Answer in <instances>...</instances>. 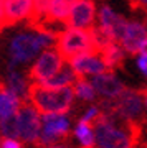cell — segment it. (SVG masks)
<instances>
[{
  "mask_svg": "<svg viewBox=\"0 0 147 148\" xmlns=\"http://www.w3.org/2000/svg\"><path fill=\"white\" fill-rule=\"evenodd\" d=\"M17 115H18V138L25 143L35 145L40 138V132H42L38 112L35 110V107L30 102H23V104H20Z\"/></svg>",
  "mask_w": 147,
  "mask_h": 148,
  "instance_id": "obj_5",
  "label": "cell"
},
{
  "mask_svg": "<svg viewBox=\"0 0 147 148\" xmlns=\"http://www.w3.org/2000/svg\"><path fill=\"white\" fill-rule=\"evenodd\" d=\"M129 7L132 12H139V10H146L147 12V0H127Z\"/></svg>",
  "mask_w": 147,
  "mask_h": 148,
  "instance_id": "obj_19",
  "label": "cell"
},
{
  "mask_svg": "<svg viewBox=\"0 0 147 148\" xmlns=\"http://www.w3.org/2000/svg\"><path fill=\"white\" fill-rule=\"evenodd\" d=\"M0 133L5 137V140H17L18 138V115H12L0 119Z\"/></svg>",
  "mask_w": 147,
  "mask_h": 148,
  "instance_id": "obj_16",
  "label": "cell"
},
{
  "mask_svg": "<svg viewBox=\"0 0 147 148\" xmlns=\"http://www.w3.org/2000/svg\"><path fill=\"white\" fill-rule=\"evenodd\" d=\"M21 102L15 97L13 92L8 90L5 81L0 79V119H5V117L17 114L20 109Z\"/></svg>",
  "mask_w": 147,
  "mask_h": 148,
  "instance_id": "obj_15",
  "label": "cell"
},
{
  "mask_svg": "<svg viewBox=\"0 0 147 148\" xmlns=\"http://www.w3.org/2000/svg\"><path fill=\"white\" fill-rule=\"evenodd\" d=\"M139 148H147V138H144L141 142V145H139Z\"/></svg>",
  "mask_w": 147,
  "mask_h": 148,
  "instance_id": "obj_26",
  "label": "cell"
},
{
  "mask_svg": "<svg viewBox=\"0 0 147 148\" xmlns=\"http://www.w3.org/2000/svg\"><path fill=\"white\" fill-rule=\"evenodd\" d=\"M81 148H96V147H81Z\"/></svg>",
  "mask_w": 147,
  "mask_h": 148,
  "instance_id": "obj_29",
  "label": "cell"
},
{
  "mask_svg": "<svg viewBox=\"0 0 147 148\" xmlns=\"http://www.w3.org/2000/svg\"><path fill=\"white\" fill-rule=\"evenodd\" d=\"M137 68H139V71L147 77V59L146 58H142V56L137 58Z\"/></svg>",
  "mask_w": 147,
  "mask_h": 148,
  "instance_id": "obj_20",
  "label": "cell"
},
{
  "mask_svg": "<svg viewBox=\"0 0 147 148\" xmlns=\"http://www.w3.org/2000/svg\"><path fill=\"white\" fill-rule=\"evenodd\" d=\"M147 40V28L139 21H127L126 32L121 40V48L129 56L139 54L141 45Z\"/></svg>",
  "mask_w": 147,
  "mask_h": 148,
  "instance_id": "obj_8",
  "label": "cell"
},
{
  "mask_svg": "<svg viewBox=\"0 0 147 148\" xmlns=\"http://www.w3.org/2000/svg\"><path fill=\"white\" fill-rule=\"evenodd\" d=\"M99 27L104 28L106 32L114 38L116 43H121L127 27V20L122 15L114 13L111 10V7L103 5L99 10Z\"/></svg>",
  "mask_w": 147,
  "mask_h": 148,
  "instance_id": "obj_9",
  "label": "cell"
},
{
  "mask_svg": "<svg viewBox=\"0 0 147 148\" xmlns=\"http://www.w3.org/2000/svg\"><path fill=\"white\" fill-rule=\"evenodd\" d=\"M2 148H21V145L17 140H3L2 142Z\"/></svg>",
  "mask_w": 147,
  "mask_h": 148,
  "instance_id": "obj_21",
  "label": "cell"
},
{
  "mask_svg": "<svg viewBox=\"0 0 147 148\" xmlns=\"http://www.w3.org/2000/svg\"><path fill=\"white\" fill-rule=\"evenodd\" d=\"M96 20V3L94 0H76L69 10V15L64 21L68 28L89 30L94 27Z\"/></svg>",
  "mask_w": 147,
  "mask_h": 148,
  "instance_id": "obj_6",
  "label": "cell"
},
{
  "mask_svg": "<svg viewBox=\"0 0 147 148\" xmlns=\"http://www.w3.org/2000/svg\"><path fill=\"white\" fill-rule=\"evenodd\" d=\"M74 137L78 138L83 147H94V132L91 130V125L78 122L74 128Z\"/></svg>",
  "mask_w": 147,
  "mask_h": 148,
  "instance_id": "obj_18",
  "label": "cell"
},
{
  "mask_svg": "<svg viewBox=\"0 0 147 148\" xmlns=\"http://www.w3.org/2000/svg\"><path fill=\"white\" fill-rule=\"evenodd\" d=\"M69 137H71V133H69L68 117L50 114V115H43V128L35 145L46 148L53 147V145H60V143H68Z\"/></svg>",
  "mask_w": 147,
  "mask_h": 148,
  "instance_id": "obj_3",
  "label": "cell"
},
{
  "mask_svg": "<svg viewBox=\"0 0 147 148\" xmlns=\"http://www.w3.org/2000/svg\"><path fill=\"white\" fill-rule=\"evenodd\" d=\"M139 53H141L142 58H146V59H147V40L141 45V49H139Z\"/></svg>",
  "mask_w": 147,
  "mask_h": 148,
  "instance_id": "obj_22",
  "label": "cell"
},
{
  "mask_svg": "<svg viewBox=\"0 0 147 148\" xmlns=\"http://www.w3.org/2000/svg\"><path fill=\"white\" fill-rule=\"evenodd\" d=\"M0 148H2V140H0Z\"/></svg>",
  "mask_w": 147,
  "mask_h": 148,
  "instance_id": "obj_30",
  "label": "cell"
},
{
  "mask_svg": "<svg viewBox=\"0 0 147 148\" xmlns=\"http://www.w3.org/2000/svg\"><path fill=\"white\" fill-rule=\"evenodd\" d=\"M74 101L73 87H61V89H48L38 82H28V102L35 107V110L50 115H66Z\"/></svg>",
  "mask_w": 147,
  "mask_h": 148,
  "instance_id": "obj_1",
  "label": "cell"
},
{
  "mask_svg": "<svg viewBox=\"0 0 147 148\" xmlns=\"http://www.w3.org/2000/svg\"><path fill=\"white\" fill-rule=\"evenodd\" d=\"M78 77L79 76L74 73L69 64H63V68L55 76H51L50 79L43 81V82H38V84L43 87H48V89H61V87H71L78 81Z\"/></svg>",
  "mask_w": 147,
  "mask_h": 148,
  "instance_id": "obj_12",
  "label": "cell"
},
{
  "mask_svg": "<svg viewBox=\"0 0 147 148\" xmlns=\"http://www.w3.org/2000/svg\"><path fill=\"white\" fill-rule=\"evenodd\" d=\"M64 61L61 59V56L58 54V51L55 48L45 49L42 53V56L35 61L32 68L26 73V81L28 82H43V81L50 79L51 76L63 68Z\"/></svg>",
  "mask_w": 147,
  "mask_h": 148,
  "instance_id": "obj_4",
  "label": "cell"
},
{
  "mask_svg": "<svg viewBox=\"0 0 147 148\" xmlns=\"http://www.w3.org/2000/svg\"><path fill=\"white\" fill-rule=\"evenodd\" d=\"M139 89H141V94L144 97V102H146V107H147V86L146 87H139Z\"/></svg>",
  "mask_w": 147,
  "mask_h": 148,
  "instance_id": "obj_23",
  "label": "cell"
},
{
  "mask_svg": "<svg viewBox=\"0 0 147 148\" xmlns=\"http://www.w3.org/2000/svg\"><path fill=\"white\" fill-rule=\"evenodd\" d=\"M69 66L73 68V71L78 76L84 77L88 74H104V73H111L109 69L106 68V64L103 63V59L96 54H81L78 58H74L69 61Z\"/></svg>",
  "mask_w": 147,
  "mask_h": 148,
  "instance_id": "obj_10",
  "label": "cell"
},
{
  "mask_svg": "<svg viewBox=\"0 0 147 148\" xmlns=\"http://www.w3.org/2000/svg\"><path fill=\"white\" fill-rule=\"evenodd\" d=\"M3 16V0H0V18Z\"/></svg>",
  "mask_w": 147,
  "mask_h": 148,
  "instance_id": "obj_25",
  "label": "cell"
},
{
  "mask_svg": "<svg viewBox=\"0 0 147 148\" xmlns=\"http://www.w3.org/2000/svg\"><path fill=\"white\" fill-rule=\"evenodd\" d=\"M91 86L94 87L98 94L103 95V99H116L126 89V86L116 77L114 73H104L94 76L91 81Z\"/></svg>",
  "mask_w": 147,
  "mask_h": 148,
  "instance_id": "obj_11",
  "label": "cell"
},
{
  "mask_svg": "<svg viewBox=\"0 0 147 148\" xmlns=\"http://www.w3.org/2000/svg\"><path fill=\"white\" fill-rule=\"evenodd\" d=\"M74 95L76 97H79L81 101L84 102H93L96 101V90L94 87L91 86V82H88V81L84 79V77H81L79 76L78 81L74 82Z\"/></svg>",
  "mask_w": 147,
  "mask_h": 148,
  "instance_id": "obj_17",
  "label": "cell"
},
{
  "mask_svg": "<svg viewBox=\"0 0 147 148\" xmlns=\"http://www.w3.org/2000/svg\"><path fill=\"white\" fill-rule=\"evenodd\" d=\"M33 12V0H3V16L5 27H13L21 20H30Z\"/></svg>",
  "mask_w": 147,
  "mask_h": 148,
  "instance_id": "obj_7",
  "label": "cell"
},
{
  "mask_svg": "<svg viewBox=\"0 0 147 148\" xmlns=\"http://www.w3.org/2000/svg\"><path fill=\"white\" fill-rule=\"evenodd\" d=\"M144 27L147 28V13H146V25H144Z\"/></svg>",
  "mask_w": 147,
  "mask_h": 148,
  "instance_id": "obj_28",
  "label": "cell"
},
{
  "mask_svg": "<svg viewBox=\"0 0 147 148\" xmlns=\"http://www.w3.org/2000/svg\"><path fill=\"white\" fill-rule=\"evenodd\" d=\"M127 54L124 53V49L119 46V43H112L107 48H104L99 53V58L103 59V63L106 64V68L111 73H114L116 69L124 68V61H126Z\"/></svg>",
  "mask_w": 147,
  "mask_h": 148,
  "instance_id": "obj_13",
  "label": "cell"
},
{
  "mask_svg": "<svg viewBox=\"0 0 147 148\" xmlns=\"http://www.w3.org/2000/svg\"><path fill=\"white\" fill-rule=\"evenodd\" d=\"M46 148H69L68 143H60V145H53V147H46Z\"/></svg>",
  "mask_w": 147,
  "mask_h": 148,
  "instance_id": "obj_24",
  "label": "cell"
},
{
  "mask_svg": "<svg viewBox=\"0 0 147 148\" xmlns=\"http://www.w3.org/2000/svg\"><path fill=\"white\" fill-rule=\"evenodd\" d=\"M5 84L8 87V90L15 94V97L21 104L28 102V81L21 73H18L15 69H10L8 74H7Z\"/></svg>",
  "mask_w": 147,
  "mask_h": 148,
  "instance_id": "obj_14",
  "label": "cell"
},
{
  "mask_svg": "<svg viewBox=\"0 0 147 148\" xmlns=\"http://www.w3.org/2000/svg\"><path fill=\"white\" fill-rule=\"evenodd\" d=\"M55 49L66 63L81 54H96L89 30H79V28H66L58 33Z\"/></svg>",
  "mask_w": 147,
  "mask_h": 148,
  "instance_id": "obj_2",
  "label": "cell"
},
{
  "mask_svg": "<svg viewBox=\"0 0 147 148\" xmlns=\"http://www.w3.org/2000/svg\"><path fill=\"white\" fill-rule=\"evenodd\" d=\"M5 28V25H3V21H2V18H0V33H2V30Z\"/></svg>",
  "mask_w": 147,
  "mask_h": 148,
  "instance_id": "obj_27",
  "label": "cell"
}]
</instances>
